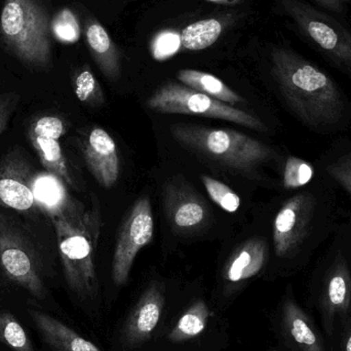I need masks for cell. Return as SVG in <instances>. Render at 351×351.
Wrapping results in <instances>:
<instances>
[{
	"instance_id": "cell-11",
	"label": "cell",
	"mask_w": 351,
	"mask_h": 351,
	"mask_svg": "<svg viewBox=\"0 0 351 351\" xmlns=\"http://www.w3.org/2000/svg\"><path fill=\"white\" fill-rule=\"evenodd\" d=\"M33 175L30 165L20 150H12L0 158V206L18 212L34 208Z\"/></svg>"
},
{
	"instance_id": "cell-34",
	"label": "cell",
	"mask_w": 351,
	"mask_h": 351,
	"mask_svg": "<svg viewBox=\"0 0 351 351\" xmlns=\"http://www.w3.org/2000/svg\"><path fill=\"white\" fill-rule=\"evenodd\" d=\"M344 351H351V324L344 337Z\"/></svg>"
},
{
	"instance_id": "cell-13",
	"label": "cell",
	"mask_w": 351,
	"mask_h": 351,
	"mask_svg": "<svg viewBox=\"0 0 351 351\" xmlns=\"http://www.w3.org/2000/svg\"><path fill=\"white\" fill-rule=\"evenodd\" d=\"M350 305L351 274L348 262L339 255L326 274L322 293V317L328 335H333L336 319L346 317Z\"/></svg>"
},
{
	"instance_id": "cell-6",
	"label": "cell",
	"mask_w": 351,
	"mask_h": 351,
	"mask_svg": "<svg viewBox=\"0 0 351 351\" xmlns=\"http://www.w3.org/2000/svg\"><path fill=\"white\" fill-rule=\"evenodd\" d=\"M147 106L164 114L198 115L230 121L255 131H267L259 117L177 82H167L160 86L148 99Z\"/></svg>"
},
{
	"instance_id": "cell-3",
	"label": "cell",
	"mask_w": 351,
	"mask_h": 351,
	"mask_svg": "<svg viewBox=\"0 0 351 351\" xmlns=\"http://www.w3.org/2000/svg\"><path fill=\"white\" fill-rule=\"evenodd\" d=\"M276 12L302 43L351 78V28L306 0H274Z\"/></svg>"
},
{
	"instance_id": "cell-15",
	"label": "cell",
	"mask_w": 351,
	"mask_h": 351,
	"mask_svg": "<svg viewBox=\"0 0 351 351\" xmlns=\"http://www.w3.org/2000/svg\"><path fill=\"white\" fill-rule=\"evenodd\" d=\"M164 304V294L160 287L152 285L142 294L123 330V339L128 346H139L149 339L160 323Z\"/></svg>"
},
{
	"instance_id": "cell-18",
	"label": "cell",
	"mask_w": 351,
	"mask_h": 351,
	"mask_svg": "<svg viewBox=\"0 0 351 351\" xmlns=\"http://www.w3.org/2000/svg\"><path fill=\"white\" fill-rule=\"evenodd\" d=\"M282 327L297 350L326 351L313 322L293 299H287L282 305Z\"/></svg>"
},
{
	"instance_id": "cell-4",
	"label": "cell",
	"mask_w": 351,
	"mask_h": 351,
	"mask_svg": "<svg viewBox=\"0 0 351 351\" xmlns=\"http://www.w3.org/2000/svg\"><path fill=\"white\" fill-rule=\"evenodd\" d=\"M51 22L43 0H4L0 38L21 63L47 70L51 65Z\"/></svg>"
},
{
	"instance_id": "cell-31",
	"label": "cell",
	"mask_w": 351,
	"mask_h": 351,
	"mask_svg": "<svg viewBox=\"0 0 351 351\" xmlns=\"http://www.w3.org/2000/svg\"><path fill=\"white\" fill-rule=\"evenodd\" d=\"M19 103V96L14 93L2 92L0 90V137L8 128V121Z\"/></svg>"
},
{
	"instance_id": "cell-24",
	"label": "cell",
	"mask_w": 351,
	"mask_h": 351,
	"mask_svg": "<svg viewBox=\"0 0 351 351\" xmlns=\"http://www.w3.org/2000/svg\"><path fill=\"white\" fill-rule=\"evenodd\" d=\"M74 93L80 102L90 106H100L104 103V93L95 74L88 65L78 68L72 78Z\"/></svg>"
},
{
	"instance_id": "cell-9",
	"label": "cell",
	"mask_w": 351,
	"mask_h": 351,
	"mask_svg": "<svg viewBox=\"0 0 351 351\" xmlns=\"http://www.w3.org/2000/svg\"><path fill=\"white\" fill-rule=\"evenodd\" d=\"M67 131L65 123L57 115H41L31 121L28 138L47 173L63 183L73 186L65 154L59 140Z\"/></svg>"
},
{
	"instance_id": "cell-28",
	"label": "cell",
	"mask_w": 351,
	"mask_h": 351,
	"mask_svg": "<svg viewBox=\"0 0 351 351\" xmlns=\"http://www.w3.org/2000/svg\"><path fill=\"white\" fill-rule=\"evenodd\" d=\"M313 167L301 158L290 156L284 170V186L288 189H296L306 185L313 178Z\"/></svg>"
},
{
	"instance_id": "cell-35",
	"label": "cell",
	"mask_w": 351,
	"mask_h": 351,
	"mask_svg": "<svg viewBox=\"0 0 351 351\" xmlns=\"http://www.w3.org/2000/svg\"><path fill=\"white\" fill-rule=\"evenodd\" d=\"M346 158V162H348V166L350 167L351 169V158Z\"/></svg>"
},
{
	"instance_id": "cell-32",
	"label": "cell",
	"mask_w": 351,
	"mask_h": 351,
	"mask_svg": "<svg viewBox=\"0 0 351 351\" xmlns=\"http://www.w3.org/2000/svg\"><path fill=\"white\" fill-rule=\"evenodd\" d=\"M328 173L336 180L346 191L351 194V169L346 162V158L327 167Z\"/></svg>"
},
{
	"instance_id": "cell-16",
	"label": "cell",
	"mask_w": 351,
	"mask_h": 351,
	"mask_svg": "<svg viewBox=\"0 0 351 351\" xmlns=\"http://www.w3.org/2000/svg\"><path fill=\"white\" fill-rule=\"evenodd\" d=\"M84 34L90 55L102 73L108 80H119L121 72V56L106 29L96 19L88 18L84 22Z\"/></svg>"
},
{
	"instance_id": "cell-12",
	"label": "cell",
	"mask_w": 351,
	"mask_h": 351,
	"mask_svg": "<svg viewBox=\"0 0 351 351\" xmlns=\"http://www.w3.org/2000/svg\"><path fill=\"white\" fill-rule=\"evenodd\" d=\"M167 218L175 232H194L208 224L210 210L204 198L190 186L184 183H171L165 196Z\"/></svg>"
},
{
	"instance_id": "cell-17",
	"label": "cell",
	"mask_w": 351,
	"mask_h": 351,
	"mask_svg": "<svg viewBox=\"0 0 351 351\" xmlns=\"http://www.w3.org/2000/svg\"><path fill=\"white\" fill-rule=\"evenodd\" d=\"M43 340L56 351H101L92 342L43 311L28 309Z\"/></svg>"
},
{
	"instance_id": "cell-7",
	"label": "cell",
	"mask_w": 351,
	"mask_h": 351,
	"mask_svg": "<svg viewBox=\"0 0 351 351\" xmlns=\"http://www.w3.org/2000/svg\"><path fill=\"white\" fill-rule=\"evenodd\" d=\"M0 264L5 276L37 300L47 296L36 256L18 227L0 210Z\"/></svg>"
},
{
	"instance_id": "cell-25",
	"label": "cell",
	"mask_w": 351,
	"mask_h": 351,
	"mask_svg": "<svg viewBox=\"0 0 351 351\" xmlns=\"http://www.w3.org/2000/svg\"><path fill=\"white\" fill-rule=\"evenodd\" d=\"M0 342L14 351H34L24 328L8 311L0 313Z\"/></svg>"
},
{
	"instance_id": "cell-33",
	"label": "cell",
	"mask_w": 351,
	"mask_h": 351,
	"mask_svg": "<svg viewBox=\"0 0 351 351\" xmlns=\"http://www.w3.org/2000/svg\"><path fill=\"white\" fill-rule=\"evenodd\" d=\"M206 1L214 2V3L222 4V5H237L243 2V0H206Z\"/></svg>"
},
{
	"instance_id": "cell-8",
	"label": "cell",
	"mask_w": 351,
	"mask_h": 351,
	"mask_svg": "<svg viewBox=\"0 0 351 351\" xmlns=\"http://www.w3.org/2000/svg\"><path fill=\"white\" fill-rule=\"evenodd\" d=\"M154 233L152 204L147 196H143L134 204L117 235L112 262V278L117 286L128 282L138 253L152 241Z\"/></svg>"
},
{
	"instance_id": "cell-23",
	"label": "cell",
	"mask_w": 351,
	"mask_h": 351,
	"mask_svg": "<svg viewBox=\"0 0 351 351\" xmlns=\"http://www.w3.org/2000/svg\"><path fill=\"white\" fill-rule=\"evenodd\" d=\"M208 317L210 309L204 301L198 300L182 315L177 326L169 334V339L176 343L196 337L206 329Z\"/></svg>"
},
{
	"instance_id": "cell-1",
	"label": "cell",
	"mask_w": 351,
	"mask_h": 351,
	"mask_svg": "<svg viewBox=\"0 0 351 351\" xmlns=\"http://www.w3.org/2000/svg\"><path fill=\"white\" fill-rule=\"evenodd\" d=\"M269 70L294 114L311 129L330 127L343 112L341 90L333 78L286 43L268 49Z\"/></svg>"
},
{
	"instance_id": "cell-20",
	"label": "cell",
	"mask_w": 351,
	"mask_h": 351,
	"mask_svg": "<svg viewBox=\"0 0 351 351\" xmlns=\"http://www.w3.org/2000/svg\"><path fill=\"white\" fill-rule=\"evenodd\" d=\"M178 80L188 88L208 95L229 105L237 104L243 98L231 90L220 78L206 72L194 69H183L178 72Z\"/></svg>"
},
{
	"instance_id": "cell-10",
	"label": "cell",
	"mask_w": 351,
	"mask_h": 351,
	"mask_svg": "<svg viewBox=\"0 0 351 351\" xmlns=\"http://www.w3.org/2000/svg\"><path fill=\"white\" fill-rule=\"evenodd\" d=\"M315 198L311 193H300L289 198L274 222V245L278 257L292 253L308 233L315 213Z\"/></svg>"
},
{
	"instance_id": "cell-2",
	"label": "cell",
	"mask_w": 351,
	"mask_h": 351,
	"mask_svg": "<svg viewBox=\"0 0 351 351\" xmlns=\"http://www.w3.org/2000/svg\"><path fill=\"white\" fill-rule=\"evenodd\" d=\"M49 217L68 287L80 298H93L98 291L95 254L100 234V212L95 206L86 208L69 199Z\"/></svg>"
},
{
	"instance_id": "cell-19",
	"label": "cell",
	"mask_w": 351,
	"mask_h": 351,
	"mask_svg": "<svg viewBox=\"0 0 351 351\" xmlns=\"http://www.w3.org/2000/svg\"><path fill=\"white\" fill-rule=\"evenodd\" d=\"M267 260V245L262 239L254 237L241 245L225 266V280L243 282L257 276Z\"/></svg>"
},
{
	"instance_id": "cell-21",
	"label": "cell",
	"mask_w": 351,
	"mask_h": 351,
	"mask_svg": "<svg viewBox=\"0 0 351 351\" xmlns=\"http://www.w3.org/2000/svg\"><path fill=\"white\" fill-rule=\"evenodd\" d=\"M223 23L218 19H206L186 26L180 33L181 47L187 51H202L218 40Z\"/></svg>"
},
{
	"instance_id": "cell-5",
	"label": "cell",
	"mask_w": 351,
	"mask_h": 351,
	"mask_svg": "<svg viewBox=\"0 0 351 351\" xmlns=\"http://www.w3.org/2000/svg\"><path fill=\"white\" fill-rule=\"evenodd\" d=\"M171 133L188 149L241 172L254 170L272 156V150L261 141L232 130L179 123L172 125Z\"/></svg>"
},
{
	"instance_id": "cell-27",
	"label": "cell",
	"mask_w": 351,
	"mask_h": 351,
	"mask_svg": "<svg viewBox=\"0 0 351 351\" xmlns=\"http://www.w3.org/2000/svg\"><path fill=\"white\" fill-rule=\"evenodd\" d=\"M51 30L53 36L62 43H75L80 35V27L75 14L64 8L51 22Z\"/></svg>"
},
{
	"instance_id": "cell-14",
	"label": "cell",
	"mask_w": 351,
	"mask_h": 351,
	"mask_svg": "<svg viewBox=\"0 0 351 351\" xmlns=\"http://www.w3.org/2000/svg\"><path fill=\"white\" fill-rule=\"evenodd\" d=\"M84 160L95 179L102 187L111 188L121 172L117 144L104 129L95 128L88 133L82 145Z\"/></svg>"
},
{
	"instance_id": "cell-22",
	"label": "cell",
	"mask_w": 351,
	"mask_h": 351,
	"mask_svg": "<svg viewBox=\"0 0 351 351\" xmlns=\"http://www.w3.org/2000/svg\"><path fill=\"white\" fill-rule=\"evenodd\" d=\"M62 183L63 182L59 178L47 172L45 174L34 175L33 178L35 202L49 215L69 200Z\"/></svg>"
},
{
	"instance_id": "cell-30",
	"label": "cell",
	"mask_w": 351,
	"mask_h": 351,
	"mask_svg": "<svg viewBox=\"0 0 351 351\" xmlns=\"http://www.w3.org/2000/svg\"><path fill=\"white\" fill-rule=\"evenodd\" d=\"M315 8L346 20L351 14V0H306Z\"/></svg>"
},
{
	"instance_id": "cell-29",
	"label": "cell",
	"mask_w": 351,
	"mask_h": 351,
	"mask_svg": "<svg viewBox=\"0 0 351 351\" xmlns=\"http://www.w3.org/2000/svg\"><path fill=\"white\" fill-rule=\"evenodd\" d=\"M181 47L180 34L175 31H162L154 38L152 43V53L158 60L171 57L179 51Z\"/></svg>"
},
{
	"instance_id": "cell-26",
	"label": "cell",
	"mask_w": 351,
	"mask_h": 351,
	"mask_svg": "<svg viewBox=\"0 0 351 351\" xmlns=\"http://www.w3.org/2000/svg\"><path fill=\"white\" fill-rule=\"evenodd\" d=\"M202 181L215 204H218L225 212L231 214L237 212L241 204V197L231 188L210 176H202Z\"/></svg>"
}]
</instances>
